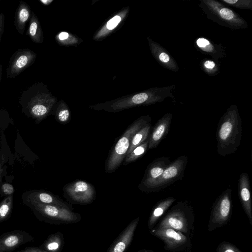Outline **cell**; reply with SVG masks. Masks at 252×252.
<instances>
[{
  "label": "cell",
  "mask_w": 252,
  "mask_h": 252,
  "mask_svg": "<svg viewBox=\"0 0 252 252\" xmlns=\"http://www.w3.org/2000/svg\"><path fill=\"white\" fill-rule=\"evenodd\" d=\"M220 1L235 8L252 10V0H220Z\"/></svg>",
  "instance_id": "cell-28"
},
{
  "label": "cell",
  "mask_w": 252,
  "mask_h": 252,
  "mask_svg": "<svg viewBox=\"0 0 252 252\" xmlns=\"http://www.w3.org/2000/svg\"><path fill=\"white\" fill-rule=\"evenodd\" d=\"M151 122V118L149 115L142 116L127 127L115 143L107 158L105 167L106 173L114 172L118 168L126 155L133 136Z\"/></svg>",
  "instance_id": "cell-5"
},
{
  "label": "cell",
  "mask_w": 252,
  "mask_h": 252,
  "mask_svg": "<svg viewBox=\"0 0 252 252\" xmlns=\"http://www.w3.org/2000/svg\"><path fill=\"white\" fill-rule=\"evenodd\" d=\"M45 91L41 83H36L24 90L19 99L22 112L37 123L47 116L53 104Z\"/></svg>",
  "instance_id": "cell-2"
},
{
  "label": "cell",
  "mask_w": 252,
  "mask_h": 252,
  "mask_svg": "<svg viewBox=\"0 0 252 252\" xmlns=\"http://www.w3.org/2000/svg\"><path fill=\"white\" fill-rule=\"evenodd\" d=\"M13 207V195L6 196L0 202V222L8 219Z\"/></svg>",
  "instance_id": "cell-27"
},
{
  "label": "cell",
  "mask_w": 252,
  "mask_h": 252,
  "mask_svg": "<svg viewBox=\"0 0 252 252\" xmlns=\"http://www.w3.org/2000/svg\"><path fill=\"white\" fill-rule=\"evenodd\" d=\"M136 252H154L152 250H150L143 249V250H139Z\"/></svg>",
  "instance_id": "cell-38"
},
{
  "label": "cell",
  "mask_w": 252,
  "mask_h": 252,
  "mask_svg": "<svg viewBox=\"0 0 252 252\" xmlns=\"http://www.w3.org/2000/svg\"><path fill=\"white\" fill-rule=\"evenodd\" d=\"M1 76H2V65L0 63V82L1 79Z\"/></svg>",
  "instance_id": "cell-39"
},
{
  "label": "cell",
  "mask_w": 252,
  "mask_h": 252,
  "mask_svg": "<svg viewBox=\"0 0 252 252\" xmlns=\"http://www.w3.org/2000/svg\"><path fill=\"white\" fill-rule=\"evenodd\" d=\"M187 163L188 158L184 155L179 157L171 162L150 189L148 193L159 191L175 182L182 180Z\"/></svg>",
  "instance_id": "cell-9"
},
{
  "label": "cell",
  "mask_w": 252,
  "mask_h": 252,
  "mask_svg": "<svg viewBox=\"0 0 252 252\" xmlns=\"http://www.w3.org/2000/svg\"><path fill=\"white\" fill-rule=\"evenodd\" d=\"M173 115L166 113L153 127L148 137V149L156 148L166 137L170 130Z\"/></svg>",
  "instance_id": "cell-16"
},
{
  "label": "cell",
  "mask_w": 252,
  "mask_h": 252,
  "mask_svg": "<svg viewBox=\"0 0 252 252\" xmlns=\"http://www.w3.org/2000/svg\"><path fill=\"white\" fill-rule=\"evenodd\" d=\"M64 196L71 203L87 205L94 201L95 191L93 186L85 181L77 180L66 185L63 188Z\"/></svg>",
  "instance_id": "cell-10"
},
{
  "label": "cell",
  "mask_w": 252,
  "mask_h": 252,
  "mask_svg": "<svg viewBox=\"0 0 252 252\" xmlns=\"http://www.w3.org/2000/svg\"><path fill=\"white\" fill-rule=\"evenodd\" d=\"M216 252H242L234 244L222 241L220 243L216 248Z\"/></svg>",
  "instance_id": "cell-30"
},
{
  "label": "cell",
  "mask_w": 252,
  "mask_h": 252,
  "mask_svg": "<svg viewBox=\"0 0 252 252\" xmlns=\"http://www.w3.org/2000/svg\"><path fill=\"white\" fill-rule=\"evenodd\" d=\"M150 233L164 243V249L166 251L181 252L189 251L191 248L190 237L174 229L154 227Z\"/></svg>",
  "instance_id": "cell-8"
},
{
  "label": "cell",
  "mask_w": 252,
  "mask_h": 252,
  "mask_svg": "<svg viewBox=\"0 0 252 252\" xmlns=\"http://www.w3.org/2000/svg\"><path fill=\"white\" fill-rule=\"evenodd\" d=\"M171 161L165 157L155 159L147 166L143 177L138 186L142 192H148Z\"/></svg>",
  "instance_id": "cell-13"
},
{
  "label": "cell",
  "mask_w": 252,
  "mask_h": 252,
  "mask_svg": "<svg viewBox=\"0 0 252 252\" xmlns=\"http://www.w3.org/2000/svg\"><path fill=\"white\" fill-rule=\"evenodd\" d=\"M32 11L29 5L20 1L15 13L14 26L19 33L24 35L26 24L31 17Z\"/></svg>",
  "instance_id": "cell-21"
},
{
  "label": "cell",
  "mask_w": 252,
  "mask_h": 252,
  "mask_svg": "<svg viewBox=\"0 0 252 252\" xmlns=\"http://www.w3.org/2000/svg\"><path fill=\"white\" fill-rule=\"evenodd\" d=\"M37 55L32 50L21 48L15 51L11 56L6 68V77L14 79L34 63Z\"/></svg>",
  "instance_id": "cell-11"
},
{
  "label": "cell",
  "mask_w": 252,
  "mask_h": 252,
  "mask_svg": "<svg viewBox=\"0 0 252 252\" xmlns=\"http://www.w3.org/2000/svg\"><path fill=\"white\" fill-rule=\"evenodd\" d=\"M148 143L149 140L148 138L140 145L134 148L131 153L126 156L123 162V164H128L142 157L148 149Z\"/></svg>",
  "instance_id": "cell-25"
},
{
  "label": "cell",
  "mask_w": 252,
  "mask_h": 252,
  "mask_svg": "<svg viewBox=\"0 0 252 252\" xmlns=\"http://www.w3.org/2000/svg\"><path fill=\"white\" fill-rule=\"evenodd\" d=\"M64 244L63 234L58 232L50 235L40 248L48 252H61Z\"/></svg>",
  "instance_id": "cell-22"
},
{
  "label": "cell",
  "mask_w": 252,
  "mask_h": 252,
  "mask_svg": "<svg viewBox=\"0 0 252 252\" xmlns=\"http://www.w3.org/2000/svg\"><path fill=\"white\" fill-rule=\"evenodd\" d=\"M68 37V33L66 32H62L59 35V38L61 40H64Z\"/></svg>",
  "instance_id": "cell-36"
},
{
  "label": "cell",
  "mask_w": 252,
  "mask_h": 252,
  "mask_svg": "<svg viewBox=\"0 0 252 252\" xmlns=\"http://www.w3.org/2000/svg\"><path fill=\"white\" fill-rule=\"evenodd\" d=\"M149 43L153 56L161 66L174 72L179 70L176 61L163 46L151 39Z\"/></svg>",
  "instance_id": "cell-18"
},
{
  "label": "cell",
  "mask_w": 252,
  "mask_h": 252,
  "mask_svg": "<svg viewBox=\"0 0 252 252\" xmlns=\"http://www.w3.org/2000/svg\"><path fill=\"white\" fill-rule=\"evenodd\" d=\"M14 191L13 186L9 183L2 184L0 188V194L1 196L13 195Z\"/></svg>",
  "instance_id": "cell-31"
},
{
  "label": "cell",
  "mask_w": 252,
  "mask_h": 252,
  "mask_svg": "<svg viewBox=\"0 0 252 252\" xmlns=\"http://www.w3.org/2000/svg\"><path fill=\"white\" fill-rule=\"evenodd\" d=\"M176 199L173 196L168 197L160 200L153 207L148 221V228H153L159 219L168 210L170 207L176 201Z\"/></svg>",
  "instance_id": "cell-20"
},
{
  "label": "cell",
  "mask_w": 252,
  "mask_h": 252,
  "mask_svg": "<svg viewBox=\"0 0 252 252\" xmlns=\"http://www.w3.org/2000/svg\"><path fill=\"white\" fill-rule=\"evenodd\" d=\"M32 41L36 43L42 42V33L38 18L32 11L29 20V28L26 33Z\"/></svg>",
  "instance_id": "cell-23"
},
{
  "label": "cell",
  "mask_w": 252,
  "mask_h": 252,
  "mask_svg": "<svg viewBox=\"0 0 252 252\" xmlns=\"http://www.w3.org/2000/svg\"><path fill=\"white\" fill-rule=\"evenodd\" d=\"M42 249L40 248L35 247H31L26 248L25 249L17 252H42Z\"/></svg>",
  "instance_id": "cell-35"
},
{
  "label": "cell",
  "mask_w": 252,
  "mask_h": 252,
  "mask_svg": "<svg viewBox=\"0 0 252 252\" xmlns=\"http://www.w3.org/2000/svg\"><path fill=\"white\" fill-rule=\"evenodd\" d=\"M232 211V189L228 188L219 196L213 204L208 224V231L225 225L229 220Z\"/></svg>",
  "instance_id": "cell-7"
},
{
  "label": "cell",
  "mask_w": 252,
  "mask_h": 252,
  "mask_svg": "<svg viewBox=\"0 0 252 252\" xmlns=\"http://www.w3.org/2000/svg\"><path fill=\"white\" fill-rule=\"evenodd\" d=\"M29 207L38 220L51 224L74 223L81 220V215L72 209L43 204H34Z\"/></svg>",
  "instance_id": "cell-6"
},
{
  "label": "cell",
  "mask_w": 252,
  "mask_h": 252,
  "mask_svg": "<svg viewBox=\"0 0 252 252\" xmlns=\"http://www.w3.org/2000/svg\"><path fill=\"white\" fill-rule=\"evenodd\" d=\"M220 64L216 61L209 59H204L200 62V67L202 70L209 76H216L220 72Z\"/></svg>",
  "instance_id": "cell-26"
},
{
  "label": "cell",
  "mask_w": 252,
  "mask_h": 252,
  "mask_svg": "<svg viewBox=\"0 0 252 252\" xmlns=\"http://www.w3.org/2000/svg\"><path fill=\"white\" fill-rule=\"evenodd\" d=\"M121 18L119 16H115L110 20L107 24V28L109 30L115 28L120 22Z\"/></svg>",
  "instance_id": "cell-32"
},
{
  "label": "cell",
  "mask_w": 252,
  "mask_h": 252,
  "mask_svg": "<svg viewBox=\"0 0 252 252\" xmlns=\"http://www.w3.org/2000/svg\"><path fill=\"white\" fill-rule=\"evenodd\" d=\"M139 221V217L132 220L115 239L106 252H125L132 241Z\"/></svg>",
  "instance_id": "cell-15"
},
{
  "label": "cell",
  "mask_w": 252,
  "mask_h": 252,
  "mask_svg": "<svg viewBox=\"0 0 252 252\" xmlns=\"http://www.w3.org/2000/svg\"><path fill=\"white\" fill-rule=\"evenodd\" d=\"M151 129L152 125L151 123H149L134 134L131 140L130 146L126 155L131 153L134 148L140 145L148 138Z\"/></svg>",
  "instance_id": "cell-24"
},
{
  "label": "cell",
  "mask_w": 252,
  "mask_h": 252,
  "mask_svg": "<svg viewBox=\"0 0 252 252\" xmlns=\"http://www.w3.org/2000/svg\"><path fill=\"white\" fill-rule=\"evenodd\" d=\"M200 7L207 18L223 27L232 30L245 29L246 21L234 10L216 0H200Z\"/></svg>",
  "instance_id": "cell-4"
},
{
  "label": "cell",
  "mask_w": 252,
  "mask_h": 252,
  "mask_svg": "<svg viewBox=\"0 0 252 252\" xmlns=\"http://www.w3.org/2000/svg\"><path fill=\"white\" fill-rule=\"evenodd\" d=\"M42 252H47V251H46L45 250H42Z\"/></svg>",
  "instance_id": "cell-40"
},
{
  "label": "cell",
  "mask_w": 252,
  "mask_h": 252,
  "mask_svg": "<svg viewBox=\"0 0 252 252\" xmlns=\"http://www.w3.org/2000/svg\"><path fill=\"white\" fill-rule=\"evenodd\" d=\"M194 45L200 52L210 56L216 61L223 59L226 56L225 48L222 45L215 43L205 37L196 38Z\"/></svg>",
  "instance_id": "cell-19"
},
{
  "label": "cell",
  "mask_w": 252,
  "mask_h": 252,
  "mask_svg": "<svg viewBox=\"0 0 252 252\" xmlns=\"http://www.w3.org/2000/svg\"><path fill=\"white\" fill-rule=\"evenodd\" d=\"M5 16L3 13H0V42L4 32Z\"/></svg>",
  "instance_id": "cell-33"
},
{
  "label": "cell",
  "mask_w": 252,
  "mask_h": 252,
  "mask_svg": "<svg viewBox=\"0 0 252 252\" xmlns=\"http://www.w3.org/2000/svg\"><path fill=\"white\" fill-rule=\"evenodd\" d=\"M242 121L237 106L231 105L221 116L216 132L217 151L225 157L235 153L240 145Z\"/></svg>",
  "instance_id": "cell-1"
},
{
  "label": "cell",
  "mask_w": 252,
  "mask_h": 252,
  "mask_svg": "<svg viewBox=\"0 0 252 252\" xmlns=\"http://www.w3.org/2000/svg\"><path fill=\"white\" fill-rule=\"evenodd\" d=\"M4 160V156L2 153V151H1V149H0V188L2 184L1 183V178H2V175L3 171V168H2V166L3 165Z\"/></svg>",
  "instance_id": "cell-34"
},
{
  "label": "cell",
  "mask_w": 252,
  "mask_h": 252,
  "mask_svg": "<svg viewBox=\"0 0 252 252\" xmlns=\"http://www.w3.org/2000/svg\"><path fill=\"white\" fill-rule=\"evenodd\" d=\"M23 204L28 207L34 204L56 205L72 209L67 202L53 193L43 190H31L21 196Z\"/></svg>",
  "instance_id": "cell-12"
},
{
  "label": "cell",
  "mask_w": 252,
  "mask_h": 252,
  "mask_svg": "<svg viewBox=\"0 0 252 252\" xmlns=\"http://www.w3.org/2000/svg\"></svg>",
  "instance_id": "cell-41"
},
{
  "label": "cell",
  "mask_w": 252,
  "mask_h": 252,
  "mask_svg": "<svg viewBox=\"0 0 252 252\" xmlns=\"http://www.w3.org/2000/svg\"><path fill=\"white\" fill-rule=\"evenodd\" d=\"M238 194L242 207L252 225V198L249 175L242 173L238 180Z\"/></svg>",
  "instance_id": "cell-17"
},
{
  "label": "cell",
  "mask_w": 252,
  "mask_h": 252,
  "mask_svg": "<svg viewBox=\"0 0 252 252\" xmlns=\"http://www.w3.org/2000/svg\"><path fill=\"white\" fill-rule=\"evenodd\" d=\"M40 1L42 3L44 4H45V5H47V4H50L52 1V0H40Z\"/></svg>",
  "instance_id": "cell-37"
},
{
  "label": "cell",
  "mask_w": 252,
  "mask_h": 252,
  "mask_svg": "<svg viewBox=\"0 0 252 252\" xmlns=\"http://www.w3.org/2000/svg\"><path fill=\"white\" fill-rule=\"evenodd\" d=\"M33 240L32 236L23 230H15L3 233L0 235V252H12Z\"/></svg>",
  "instance_id": "cell-14"
},
{
  "label": "cell",
  "mask_w": 252,
  "mask_h": 252,
  "mask_svg": "<svg viewBox=\"0 0 252 252\" xmlns=\"http://www.w3.org/2000/svg\"><path fill=\"white\" fill-rule=\"evenodd\" d=\"M55 118L61 124H65L67 123L70 120L69 110L65 107L61 108L57 111Z\"/></svg>",
  "instance_id": "cell-29"
},
{
  "label": "cell",
  "mask_w": 252,
  "mask_h": 252,
  "mask_svg": "<svg viewBox=\"0 0 252 252\" xmlns=\"http://www.w3.org/2000/svg\"><path fill=\"white\" fill-rule=\"evenodd\" d=\"M195 220L193 207L187 201H180L171 207L155 227H169L191 237Z\"/></svg>",
  "instance_id": "cell-3"
}]
</instances>
